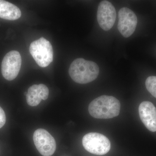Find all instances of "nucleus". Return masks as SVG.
I'll return each mask as SVG.
<instances>
[{
	"mask_svg": "<svg viewBox=\"0 0 156 156\" xmlns=\"http://www.w3.org/2000/svg\"><path fill=\"white\" fill-rule=\"evenodd\" d=\"M29 51L35 61L41 67H47L53 61V47L50 42L43 37L31 43Z\"/></svg>",
	"mask_w": 156,
	"mask_h": 156,
	"instance_id": "nucleus-3",
	"label": "nucleus"
},
{
	"mask_svg": "<svg viewBox=\"0 0 156 156\" xmlns=\"http://www.w3.org/2000/svg\"><path fill=\"white\" fill-rule=\"evenodd\" d=\"M140 118L145 127L152 132L156 131V108L151 102L144 101L139 107Z\"/></svg>",
	"mask_w": 156,
	"mask_h": 156,
	"instance_id": "nucleus-9",
	"label": "nucleus"
},
{
	"mask_svg": "<svg viewBox=\"0 0 156 156\" xmlns=\"http://www.w3.org/2000/svg\"><path fill=\"white\" fill-rule=\"evenodd\" d=\"M146 87L149 92L156 98V76H150L147 79Z\"/></svg>",
	"mask_w": 156,
	"mask_h": 156,
	"instance_id": "nucleus-12",
	"label": "nucleus"
},
{
	"mask_svg": "<svg viewBox=\"0 0 156 156\" xmlns=\"http://www.w3.org/2000/svg\"><path fill=\"white\" fill-rule=\"evenodd\" d=\"M48 87L44 85H34L30 87L26 95L27 102L31 106H36L42 100H46L49 97Z\"/></svg>",
	"mask_w": 156,
	"mask_h": 156,
	"instance_id": "nucleus-10",
	"label": "nucleus"
},
{
	"mask_svg": "<svg viewBox=\"0 0 156 156\" xmlns=\"http://www.w3.org/2000/svg\"><path fill=\"white\" fill-rule=\"evenodd\" d=\"M35 145L40 153L44 156H51L56 150V143L54 137L47 130L39 128L33 135Z\"/></svg>",
	"mask_w": 156,
	"mask_h": 156,
	"instance_id": "nucleus-6",
	"label": "nucleus"
},
{
	"mask_svg": "<svg viewBox=\"0 0 156 156\" xmlns=\"http://www.w3.org/2000/svg\"><path fill=\"white\" fill-rule=\"evenodd\" d=\"M6 117L4 110L0 106V128L3 127L5 124Z\"/></svg>",
	"mask_w": 156,
	"mask_h": 156,
	"instance_id": "nucleus-13",
	"label": "nucleus"
},
{
	"mask_svg": "<svg viewBox=\"0 0 156 156\" xmlns=\"http://www.w3.org/2000/svg\"><path fill=\"white\" fill-rule=\"evenodd\" d=\"M121 104L116 98L101 95L89 104V112L92 117L97 119H109L119 114Z\"/></svg>",
	"mask_w": 156,
	"mask_h": 156,
	"instance_id": "nucleus-1",
	"label": "nucleus"
},
{
	"mask_svg": "<svg viewBox=\"0 0 156 156\" xmlns=\"http://www.w3.org/2000/svg\"><path fill=\"white\" fill-rule=\"evenodd\" d=\"M137 23L136 14L131 9L123 8L119 12L118 30L123 37L131 36L135 30Z\"/></svg>",
	"mask_w": 156,
	"mask_h": 156,
	"instance_id": "nucleus-7",
	"label": "nucleus"
},
{
	"mask_svg": "<svg viewBox=\"0 0 156 156\" xmlns=\"http://www.w3.org/2000/svg\"><path fill=\"white\" fill-rule=\"evenodd\" d=\"M116 18L115 9L110 2L103 1L99 3L97 18L101 28L105 31L110 30L114 25Z\"/></svg>",
	"mask_w": 156,
	"mask_h": 156,
	"instance_id": "nucleus-8",
	"label": "nucleus"
},
{
	"mask_svg": "<svg viewBox=\"0 0 156 156\" xmlns=\"http://www.w3.org/2000/svg\"><path fill=\"white\" fill-rule=\"evenodd\" d=\"M20 9L12 3L0 0V18L9 20H14L21 17Z\"/></svg>",
	"mask_w": 156,
	"mask_h": 156,
	"instance_id": "nucleus-11",
	"label": "nucleus"
},
{
	"mask_svg": "<svg viewBox=\"0 0 156 156\" xmlns=\"http://www.w3.org/2000/svg\"><path fill=\"white\" fill-rule=\"evenodd\" d=\"M21 56L19 52L12 50L4 56L2 63L3 76L7 80L12 81L18 76L21 68Z\"/></svg>",
	"mask_w": 156,
	"mask_h": 156,
	"instance_id": "nucleus-5",
	"label": "nucleus"
},
{
	"mask_svg": "<svg viewBox=\"0 0 156 156\" xmlns=\"http://www.w3.org/2000/svg\"><path fill=\"white\" fill-rule=\"evenodd\" d=\"M69 73L70 76L76 83L87 84L95 80L98 76L99 68L95 62L77 58L70 66Z\"/></svg>",
	"mask_w": 156,
	"mask_h": 156,
	"instance_id": "nucleus-2",
	"label": "nucleus"
},
{
	"mask_svg": "<svg viewBox=\"0 0 156 156\" xmlns=\"http://www.w3.org/2000/svg\"><path fill=\"white\" fill-rule=\"evenodd\" d=\"M84 148L90 153L103 155L108 152L111 143L106 136L100 133L91 132L86 134L83 138Z\"/></svg>",
	"mask_w": 156,
	"mask_h": 156,
	"instance_id": "nucleus-4",
	"label": "nucleus"
}]
</instances>
